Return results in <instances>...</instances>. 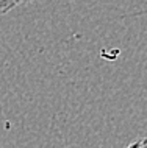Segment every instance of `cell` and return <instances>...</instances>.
<instances>
[{
  "label": "cell",
  "instance_id": "cell-1",
  "mask_svg": "<svg viewBox=\"0 0 147 148\" xmlns=\"http://www.w3.org/2000/svg\"><path fill=\"white\" fill-rule=\"evenodd\" d=\"M17 6L14 2H11V0H0V16L6 14L8 11L14 10V8Z\"/></svg>",
  "mask_w": 147,
  "mask_h": 148
},
{
  "label": "cell",
  "instance_id": "cell-3",
  "mask_svg": "<svg viewBox=\"0 0 147 148\" xmlns=\"http://www.w3.org/2000/svg\"><path fill=\"white\" fill-rule=\"evenodd\" d=\"M11 2H14L16 5H22V3H30V2H35V0H11Z\"/></svg>",
  "mask_w": 147,
  "mask_h": 148
},
{
  "label": "cell",
  "instance_id": "cell-2",
  "mask_svg": "<svg viewBox=\"0 0 147 148\" xmlns=\"http://www.w3.org/2000/svg\"><path fill=\"white\" fill-rule=\"evenodd\" d=\"M125 148H147V137H141L138 140H135L132 143H128Z\"/></svg>",
  "mask_w": 147,
  "mask_h": 148
}]
</instances>
